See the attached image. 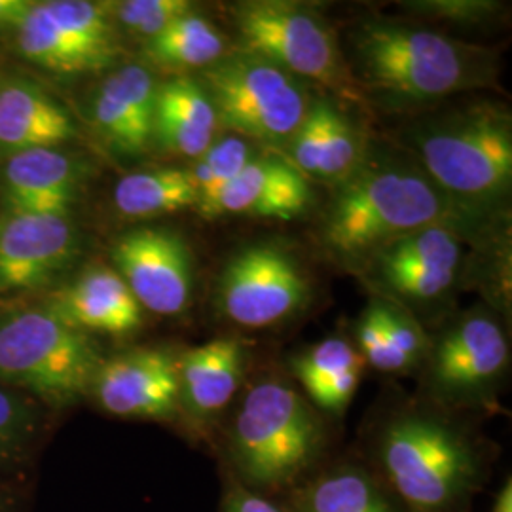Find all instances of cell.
I'll return each instance as SVG.
<instances>
[{
	"label": "cell",
	"instance_id": "6da1fadb",
	"mask_svg": "<svg viewBox=\"0 0 512 512\" xmlns=\"http://www.w3.org/2000/svg\"><path fill=\"white\" fill-rule=\"evenodd\" d=\"M353 78L385 107H431L456 93L494 86V55L439 31L366 19L349 35Z\"/></svg>",
	"mask_w": 512,
	"mask_h": 512
},
{
	"label": "cell",
	"instance_id": "7a4b0ae2",
	"mask_svg": "<svg viewBox=\"0 0 512 512\" xmlns=\"http://www.w3.org/2000/svg\"><path fill=\"white\" fill-rule=\"evenodd\" d=\"M471 219L416 164L380 160L338 186L321 222L319 241L334 260L361 268L389 243L427 226L467 232Z\"/></svg>",
	"mask_w": 512,
	"mask_h": 512
},
{
	"label": "cell",
	"instance_id": "3957f363",
	"mask_svg": "<svg viewBox=\"0 0 512 512\" xmlns=\"http://www.w3.org/2000/svg\"><path fill=\"white\" fill-rule=\"evenodd\" d=\"M416 165L471 219L505 205L512 186V116L494 101H476L421 118L406 129Z\"/></svg>",
	"mask_w": 512,
	"mask_h": 512
},
{
	"label": "cell",
	"instance_id": "277c9868",
	"mask_svg": "<svg viewBox=\"0 0 512 512\" xmlns=\"http://www.w3.org/2000/svg\"><path fill=\"white\" fill-rule=\"evenodd\" d=\"M323 429L308 401L283 380H260L239 404L230 435L234 465L247 486L293 484L317 458Z\"/></svg>",
	"mask_w": 512,
	"mask_h": 512
},
{
	"label": "cell",
	"instance_id": "5b68a950",
	"mask_svg": "<svg viewBox=\"0 0 512 512\" xmlns=\"http://www.w3.org/2000/svg\"><path fill=\"white\" fill-rule=\"evenodd\" d=\"M239 52L256 55L298 80L313 82L351 105L365 95L353 78L327 21L306 4L247 0L228 8Z\"/></svg>",
	"mask_w": 512,
	"mask_h": 512
},
{
	"label": "cell",
	"instance_id": "8992f818",
	"mask_svg": "<svg viewBox=\"0 0 512 512\" xmlns=\"http://www.w3.org/2000/svg\"><path fill=\"white\" fill-rule=\"evenodd\" d=\"M103 363L90 334L48 308L0 315V382L18 385L46 403L65 406L92 389Z\"/></svg>",
	"mask_w": 512,
	"mask_h": 512
},
{
	"label": "cell",
	"instance_id": "52a82bcc",
	"mask_svg": "<svg viewBox=\"0 0 512 512\" xmlns=\"http://www.w3.org/2000/svg\"><path fill=\"white\" fill-rule=\"evenodd\" d=\"M200 84L211 97L219 126L274 152L293 139L315 99L293 74L239 50L203 69Z\"/></svg>",
	"mask_w": 512,
	"mask_h": 512
},
{
	"label": "cell",
	"instance_id": "ba28073f",
	"mask_svg": "<svg viewBox=\"0 0 512 512\" xmlns=\"http://www.w3.org/2000/svg\"><path fill=\"white\" fill-rule=\"evenodd\" d=\"M380 458L395 492L414 512H444L469 494L478 475L475 450L452 425L404 414L385 427Z\"/></svg>",
	"mask_w": 512,
	"mask_h": 512
},
{
	"label": "cell",
	"instance_id": "9c48e42d",
	"mask_svg": "<svg viewBox=\"0 0 512 512\" xmlns=\"http://www.w3.org/2000/svg\"><path fill=\"white\" fill-rule=\"evenodd\" d=\"M219 310L243 329H270L310 302V279L298 258L277 243H253L224 264Z\"/></svg>",
	"mask_w": 512,
	"mask_h": 512
},
{
	"label": "cell",
	"instance_id": "30bf717a",
	"mask_svg": "<svg viewBox=\"0 0 512 512\" xmlns=\"http://www.w3.org/2000/svg\"><path fill=\"white\" fill-rule=\"evenodd\" d=\"M463 236L454 226H427L389 243L357 270L385 300L408 310L452 291L463 268Z\"/></svg>",
	"mask_w": 512,
	"mask_h": 512
},
{
	"label": "cell",
	"instance_id": "8fae6325",
	"mask_svg": "<svg viewBox=\"0 0 512 512\" xmlns=\"http://www.w3.org/2000/svg\"><path fill=\"white\" fill-rule=\"evenodd\" d=\"M114 270L143 310L183 313L194 289V260L181 234L162 226L133 228L112 247Z\"/></svg>",
	"mask_w": 512,
	"mask_h": 512
},
{
	"label": "cell",
	"instance_id": "7c38bea8",
	"mask_svg": "<svg viewBox=\"0 0 512 512\" xmlns=\"http://www.w3.org/2000/svg\"><path fill=\"white\" fill-rule=\"evenodd\" d=\"M509 357L501 323L488 311L473 310L446 330L431 351V387L444 401L475 403L503 378Z\"/></svg>",
	"mask_w": 512,
	"mask_h": 512
},
{
	"label": "cell",
	"instance_id": "4fadbf2b",
	"mask_svg": "<svg viewBox=\"0 0 512 512\" xmlns=\"http://www.w3.org/2000/svg\"><path fill=\"white\" fill-rule=\"evenodd\" d=\"M80 236L71 215H0V291H35L71 268Z\"/></svg>",
	"mask_w": 512,
	"mask_h": 512
},
{
	"label": "cell",
	"instance_id": "5bb4252c",
	"mask_svg": "<svg viewBox=\"0 0 512 512\" xmlns=\"http://www.w3.org/2000/svg\"><path fill=\"white\" fill-rule=\"evenodd\" d=\"M177 361L167 349H131L101 363L90 391L114 416L173 420L181 410Z\"/></svg>",
	"mask_w": 512,
	"mask_h": 512
},
{
	"label": "cell",
	"instance_id": "9a60e30c",
	"mask_svg": "<svg viewBox=\"0 0 512 512\" xmlns=\"http://www.w3.org/2000/svg\"><path fill=\"white\" fill-rule=\"evenodd\" d=\"M158 80L139 63L107 74L90 97L88 118L99 141L122 158H137L154 147Z\"/></svg>",
	"mask_w": 512,
	"mask_h": 512
},
{
	"label": "cell",
	"instance_id": "2e32d148",
	"mask_svg": "<svg viewBox=\"0 0 512 512\" xmlns=\"http://www.w3.org/2000/svg\"><path fill=\"white\" fill-rule=\"evenodd\" d=\"M308 183L340 186L365 162V141L332 99L315 97L293 139L274 152Z\"/></svg>",
	"mask_w": 512,
	"mask_h": 512
},
{
	"label": "cell",
	"instance_id": "e0dca14e",
	"mask_svg": "<svg viewBox=\"0 0 512 512\" xmlns=\"http://www.w3.org/2000/svg\"><path fill=\"white\" fill-rule=\"evenodd\" d=\"M88 181V169L59 147L33 148L6 158L2 173L4 209L71 215Z\"/></svg>",
	"mask_w": 512,
	"mask_h": 512
},
{
	"label": "cell",
	"instance_id": "ac0fdd59",
	"mask_svg": "<svg viewBox=\"0 0 512 512\" xmlns=\"http://www.w3.org/2000/svg\"><path fill=\"white\" fill-rule=\"evenodd\" d=\"M82 332L128 336L143 327V308L114 268L95 266L55 294L48 306Z\"/></svg>",
	"mask_w": 512,
	"mask_h": 512
},
{
	"label": "cell",
	"instance_id": "d6986e66",
	"mask_svg": "<svg viewBox=\"0 0 512 512\" xmlns=\"http://www.w3.org/2000/svg\"><path fill=\"white\" fill-rule=\"evenodd\" d=\"M78 135L61 103L37 82L10 76L0 80V154L12 156L33 148L61 147Z\"/></svg>",
	"mask_w": 512,
	"mask_h": 512
},
{
	"label": "cell",
	"instance_id": "ffe728a7",
	"mask_svg": "<svg viewBox=\"0 0 512 512\" xmlns=\"http://www.w3.org/2000/svg\"><path fill=\"white\" fill-rule=\"evenodd\" d=\"M247 353L241 340L220 336L179 357L181 408L198 425L219 418L243 380Z\"/></svg>",
	"mask_w": 512,
	"mask_h": 512
},
{
	"label": "cell",
	"instance_id": "44dd1931",
	"mask_svg": "<svg viewBox=\"0 0 512 512\" xmlns=\"http://www.w3.org/2000/svg\"><path fill=\"white\" fill-rule=\"evenodd\" d=\"M219 128L217 112L200 80L177 74L158 84L154 145L198 160L217 141Z\"/></svg>",
	"mask_w": 512,
	"mask_h": 512
},
{
	"label": "cell",
	"instance_id": "7402d4cb",
	"mask_svg": "<svg viewBox=\"0 0 512 512\" xmlns=\"http://www.w3.org/2000/svg\"><path fill=\"white\" fill-rule=\"evenodd\" d=\"M291 366L317 408L340 414L359 387L365 361L349 340L332 336L296 355Z\"/></svg>",
	"mask_w": 512,
	"mask_h": 512
},
{
	"label": "cell",
	"instance_id": "603a6c76",
	"mask_svg": "<svg viewBox=\"0 0 512 512\" xmlns=\"http://www.w3.org/2000/svg\"><path fill=\"white\" fill-rule=\"evenodd\" d=\"M143 54L152 65L167 71H203L230 52L228 40L219 27L190 10L167 25L160 35L147 40Z\"/></svg>",
	"mask_w": 512,
	"mask_h": 512
},
{
	"label": "cell",
	"instance_id": "cb8c5ba5",
	"mask_svg": "<svg viewBox=\"0 0 512 512\" xmlns=\"http://www.w3.org/2000/svg\"><path fill=\"white\" fill-rule=\"evenodd\" d=\"M196 205L198 194L188 169L137 171L114 186V207L129 219H154L196 209Z\"/></svg>",
	"mask_w": 512,
	"mask_h": 512
},
{
	"label": "cell",
	"instance_id": "d4e9b609",
	"mask_svg": "<svg viewBox=\"0 0 512 512\" xmlns=\"http://www.w3.org/2000/svg\"><path fill=\"white\" fill-rule=\"evenodd\" d=\"M21 55L57 74L95 73L97 67L50 14L46 2H35L18 29Z\"/></svg>",
	"mask_w": 512,
	"mask_h": 512
},
{
	"label": "cell",
	"instance_id": "484cf974",
	"mask_svg": "<svg viewBox=\"0 0 512 512\" xmlns=\"http://www.w3.org/2000/svg\"><path fill=\"white\" fill-rule=\"evenodd\" d=\"M50 14L88 55L97 71L109 69L120 55L116 25L105 4L88 0H48Z\"/></svg>",
	"mask_w": 512,
	"mask_h": 512
},
{
	"label": "cell",
	"instance_id": "4316f807",
	"mask_svg": "<svg viewBox=\"0 0 512 512\" xmlns=\"http://www.w3.org/2000/svg\"><path fill=\"white\" fill-rule=\"evenodd\" d=\"M304 512H397L378 484L361 469H336L302 495Z\"/></svg>",
	"mask_w": 512,
	"mask_h": 512
},
{
	"label": "cell",
	"instance_id": "83f0119b",
	"mask_svg": "<svg viewBox=\"0 0 512 512\" xmlns=\"http://www.w3.org/2000/svg\"><path fill=\"white\" fill-rule=\"evenodd\" d=\"M255 147L241 139L238 135H228L224 139H217L202 158L190 171V177L196 186L198 205L196 211L209 219L215 203L226 186L232 183L243 167L255 158Z\"/></svg>",
	"mask_w": 512,
	"mask_h": 512
},
{
	"label": "cell",
	"instance_id": "f1b7e54d",
	"mask_svg": "<svg viewBox=\"0 0 512 512\" xmlns=\"http://www.w3.org/2000/svg\"><path fill=\"white\" fill-rule=\"evenodd\" d=\"M105 6L114 25L145 42L192 10L188 0H122Z\"/></svg>",
	"mask_w": 512,
	"mask_h": 512
},
{
	"label": "cell",
	"instance_id": "f546056e",
	"mask_svg": "<svg viewBox=\"0 0 512 512\" xmlns=\"http://www.w3.org/2000/svg\"><path fill=\"white\" fill-rule=\"evenodd\" d=\"M37 431V414L12 391L0 389V471L16 465Z\"/></svg>",
	"mask_w": 512,
	"mask_h": 512
},
{
	"label": "cell",
	"instance_id": "4dcf8cb0",
	"mask_svg": "<svg viewBox=\"0 0 512 512\" xmlns=\"http://www.w3.org/2000/svg\"><path fill=\"white\" fill-rule=\"evenodd\" d=\"M357 351L363 361L387 374H401V365L391 346L385 323L384 300H376L366 308L357 323Z\"/></svg>",
	"mask_w": 512,
	"mask_h": 512
},
{
	"label": "cell",
	"instance_id": "1f68e13d",
	"mask_svg": "<svg viewBox=\"0 0 512 512\" xmlns=\"http://www.w3.org/2000/svg\"><path fill=\"white\" fill-rule=\"evenodd\" d=\"M384 300L385 323L393 351L401 365V372L420 366L429 355V338L414 315L401 306Z\"/></svg>",
	"mask_w": 512,
	"mask_h": 512
},
{
	"label": "cell",
	"instance_id": "d6a6232c",
	"mask_svg": "<svg viewBox=\"0 0 512 512\" xmlns=\"http://www.w3.org/2000/svg\"><path fill=\"white\" fill-rule=\"evenodd\" d=\"M408 10L423 18L452 21L454 25H486L503 12V4L494 0H423L408 2Z\"/></svg>",
	"mask_w": 512,
	"mask_h": 512
},
{
	"label": "cell",
	"instance_id": "836d02e7",
	"mask_svg": "<svg viewBox=\"0 0 512 512\" xmlns=\"http://www.w3.org/2000/svg\"><path fill=\"white\" fill-rule=\"evenodd\" d=\"M222 512H283L275 507L272 501L264 499L262 495L253 494L247 488L236 486L230 494L226 495Z\"/></svg>",
	"mask_w": 512,
	"mask_h": 512
},
{
	"label": "cell",
	"instance_id": "e575fe53",
	"mask_svg": "<svg viewBox=\"0 0 512 512\" xmlns=\"http://www.w3.org/2000/svg\"><path fill=\"white\" fill-rule=\"evenodd\" d=\"M33 6V0H0V33L18 31Z\"/></svg>",
	"mask_w": 512,
	"mask_h": 512
},
{
	"label": "cell",
	"instance_id": "d590c367",
	"mask_svg": "<svg viewBox=\"0 0 512 512\" xmlns=\"http://www.w3.org/2000/svg\"><path fill=\"white\" fill-rule=\"evenodd\" d=\"M494 512H512V482L509 480L495 497Z\"/></svg>",
	"mask_w": 512,
	"mask_h": 512
},
{
	"label": "cell",
	"instance_id": "8d00e7d4",
	"mask_svg": "<svg viewBox=\"0 0 512 512\" xmlns=\"http://www.w3.org/2000/svg\"><path fill=\"white\" fill-rule=\"evenodd\" d=\"M0 512H2V511H0Z\"/></svg>",
	"mask_w": 512,
	"mask_h": 512
}]
</instances>
